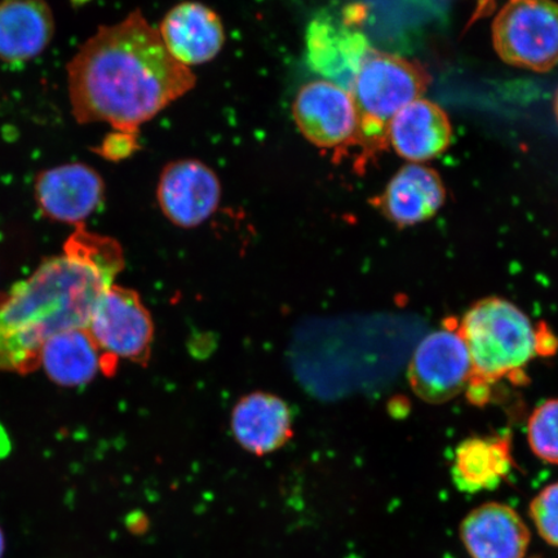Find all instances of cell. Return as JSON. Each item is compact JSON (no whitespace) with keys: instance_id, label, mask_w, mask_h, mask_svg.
Segmentation results:
<instances>
[{"instance_id":"obj_1","label":"cell","mask_w":558,"mask_h":558,"mask_svg":"<svg viewBox=\"0 0 558 558\" xmlns=\"http://www.w3.org/2000/svg\"><path fill=\"white\" fill-rule=\"evenodd\" d=\"M195 85L192 69L172 58L138 10L101 26L68 65L76 122L108 123L114 131L134 134Z\"/></svg>"},{"instance_id":"obj_2","label":"cell","mask_w":558,"mask_h":558,"mask_svg":"<svg viewBox=\"0 0 558 558\" xmlns=\"http://www.w3.org/2000/svg\"><path fill=\"white\" fill-rule=\"evenodd\" d=\"M125 267L111 236L76 227L62 248L0 300V374L26 375L54 335L87 327L97 300Z\"/></svg>"},{"instance_id":"obj_3","label":"cell","mask_w":558,"mask_h":558,"mask_svg":"<svg viewBox=\"0 0 558 558\" xmlns=\"http://www.w3.org/2000/svg\"><path fill=\"white\" fill-rule=\"evenodd\" d=\"M472 361V401H486L488 384L518 375L536 355L554 354L557 339L534 327L518 305L501 298L474 303L458 323Z\"/></svg>"},{"instance_id":"obj_4","label":"cell","mask_w":558,"mask_h":558,"mask_svg":"<svg viewBox=\"0 0 558 558\" xmlns=\"http://www.w3.org/2000/svg\"><path fill=\"white\" fill-rule=\"evenodd\" d=\"M428 85V74L414 62L369 51L351 89L357 110V131L351 144L364 148V156L386 148L390 122L407 105L422 99Z\"/></svg>"},{"instance_id":"obj_5","label":"cell","mask_w":558,"mask_h":558,"mask_svg":"<svg viewBox=\"0 0 558 558\" xmlns=\"http://www.w3.org/2000/svg\"><path fill=\"white\" fill-rule=\"evenodd\" d=\"M493 41L509 65L548 72L558 64V4L509 0L493 24Z\"/></svg>"},{"instance_id":"obj_6","label":"cell","mask_w":558,"mask_h":558,"mask_svg":"<svg viewBox=\"0 0 558 558\" xmlns=\"http://www.w3.org/2000/svg\"><path fill=\"white\" fill-rule=\"evenodd\" d=\"M104 357L146 366L155 343V323L136 290L111 284L97 300L87 326Z\"/></svg>"},{"instance_id":"obj_7","label":"cell","mask_w":558,"mask_h":558,"mask_svg":"<svg viewBox=\"0 0 558 558\" xmlns=\"http://www.w3.org/2000/svg\"><path fill=\"white\" fill-rule=\"evenodd\" d=\"M469 348L457 320L430 332L415 349L409 365V383L418 399L445 403L463 393L472 379Z\"/></svg>"},{"instance_id":"obj_8","label":"cell","mask_w":558,"mask_h":558,"mask_svg":"<svg viewBox=\"0 0 558 558\" xmlns=\"http://www.w3.org/2000/svg\"><path fill=\"white\" fill-rule=\"evenodd\" d=\"M220 201L218 173L199 159L172 160L159 174L158 206L174 227L193 229L204 225L219 208Z\"/></svg>"},{"instance_id":"obj_9","label":"cell","mask_w":558,"mask_h":558,"mask_svg":"<svg viewBox=\"0 0 558 558\" xmlns=\"http://www.w3.org/2000/svg\"><path fill=\"white\" fill-rule=\"evenodd\" d=\"M300 134L323 149L349 145L357 131V110L349 90L317 80L300 87L292 102Z\"/></svg>"},{"instance_id":"obj_10","label":"cell","mask_w":558,"mask_h":558,"mask_svg":"<svg viewBox=\"0 0 558 558\" xmlns=\"http://www.w3.org/2000/svg\"><path fill=\"white\" fill-rule=\"evenodd\" d=\"M361 13L345 12L343 20L319 15L312 21L306 33V52L314 72L349 93L362 62L373 50L365 34L355 29Z\"/></svg>"},{"instance_id":"obj_11","label":"cell","mask_w":558,"mask_h":558,"mask_svg":"<svg viewBox=\"0 0 558 558\" xmlns=\"http://www.w3.org/2000/svg\"><path fill=\"white\" fill-rule=\"evenodd\" d=\"M34 193L46 218L80 227L102 205L105 183L93 167L68 163L41 171Z\"/></svg>"},{"instance_id":"obj_12","label":"cell","mask_w":558,"mask_h":558,"mask_svg":"<svg viewBox=\"0 0 558 558\" xmlns=\"http://www.w3.org/2000/svg\"><path fill=\"white\" fill-rule=\"evenodd\" d=\"M157 31L172 58L190 69L218 58L226 45L225 24L219 13L192 0L172 7Z\"/></svg>"},{"instance_id":"obj_13","label":"cell","mask_w":558,"mask_h":558,"mask_svg":"<svg viewBox=\"0 0 558 558\" xmlns=\"http://www.w3.org/2000/svg\"><path fill=\"white\" fill-rule=\"evenodd\" d=\"M230 428L242 449L264 457L281 450L294 437V415L281 397L253 392L236 402Z\"/></svg>"},{"instance_id":"obj_14","label":"cell","mask_w":558,"mask_h":558,"mask_svg":"<svg viewBox=\"0 0 558 558\" xmlns=\"http://www.w3.org/2000/svg\"><path fill=\"white\" fill-rule=\"evenodd\" d=\"M445 199V185L439 174L429 167L414 163L397 172L373 205L396 227L409 228L434 218Z\"/></svg>"},{"instance_id":"obj_15","label":"cell","mask_w":558,"mask_h":558,"mask_svg":"<svg viewBox=\"0 0 558 558\" xmlns=\"http://www.w3.org/2000/svg\"><path fill=\"white\" fill-rule=\"evenodd\" d=\"M54 17L47 0H0V61L15 65L50 46Z\"/></svg>"},{"instance_id":"obj_16","label":"cell","mask_w":558,"mask_h":558,"mask_svg":"<svg viewBox=\"0 0 558 558\" xmlns=\"http://www.w3.org/2000/svg\"><path fill=\"white\" fill-rule=\"evenodd\" d=\"M460 536L472 558H523L530 543L520 514L500 504L473 509L460 526Z\"/></svg>"},{"instance_id":"obj_17","label":"cell","mask_w":558,"mask_h":558,"mask_svg":"<svg viewBox=\"0 0 558 558\" xmlns=\"http://www.w3.org/2000/svg\"><path fill=\"white\" fill-rule=\"evenodd\" d=\"M448 114L429 100L417 99L399 111L389 125V143L397 155L411 162L441 156L451 144Z\"/></svg>"},{"instance_id":"obj_18","label":"cell","mask_w":558,"mask_h":558,"mask_svg":"<svg viewBox=\"0 0 558 558\" xmlns=\"http://www.w3.org/2000/svg\"><path fill=\"white\" fill-rule=\"evenodd\" d=\"M513 465L511 435L466 438L453 457V484L464 493L493 490Z\"/></svg>"},{"instance_id":"obj_19","label":"cell","mask_w":558,"mask_h":558,"mask_svg":"<svg viewBox=\"0 0 558 558\" xmlns=\"http://www.w3.org/2000/svg\"><path fill=\"white\" fill-rule=\"evenodd\" d=\"M40 366L61 387H82L104 374V354L87 327L54 335L40 353Z\"/></svg>"},{"instance_id":"obj_20","label":"cell","mask_w":558,"mask_h":558,"mask_svg":"<svg viewBox=\"0 0 558 558\" xmlns=\"http://www.w3.org/2000/svg\"><path fill=\"white\" fill-rule=\"evenodd\" d=\"M527 441L543 462L558 465V399L543 402L530 415Z\"/></svg>"},{"instance_id":"obj_21","label":"cell","mask_w":558,"mask_h":558,"mask_svg":"<svg viewBox=\"0 0 558 558\" xmlns=\"http://www.w3.org/2000/svg\"><path fill=\"white\" fill-rule=\"evenodd\" d=\"M530 515L542 538L558 548V483L536 495L530 505Z\"/></svg>"},{"instance_id":"obj_22","label":"cell","mask_w":558,"mask_h":558,"mask_svg":"<svg viewBox=\"0 0 558 558\" xmlns=\"http://www.w3.org/2000/svg\"><path fill=\"white\" fill-rule=\"evenodd\" d=\"M138 148V134L113 131L105 137L102 144L95 151L104 158L118 162V160L134 156Z\"/></svg>"},{"instance_id":"obj_23","label":"cell","mask_w":558,"mask_h":558,"mask_svg":"<svg viewBox=\"0 0 558 558\" xmlns=\"http://www.w3.org/2000/svg\"><path fill=\"white\" fill-rule=\"evenodd\" d=\"M4 550H5V538H4L2 527H0V558H3Z\"/></svg>"},{"instance_id":"obj_24","label":"cell","mask_w":558,"mask_h":558,"mask_svg":"<svg viewBox=\"0 0 558 558\" xmlns=\"http://www.w3.org/2000/svg\"><path fill=\"white\" fill-rule=\"evenodd\" d=\"M493 3V0H480L478 3V13H483L485 10L488 9V5Z\"/></svg>"},{"instance_id":"obj_25","label":"cell","mask_w":558,"mask_h":558,"mask_svg":"<svg viewBox=\"0 0 558 558\" xmlns=\"http://www.w3.org/2000/svg\"><path fill=\"white\" fill-rule=\"evenodd\" d=\"M554 109H555V116H556L557 122H558V89H557V93L555 96Z\"/></svg>"}]
</instances>
